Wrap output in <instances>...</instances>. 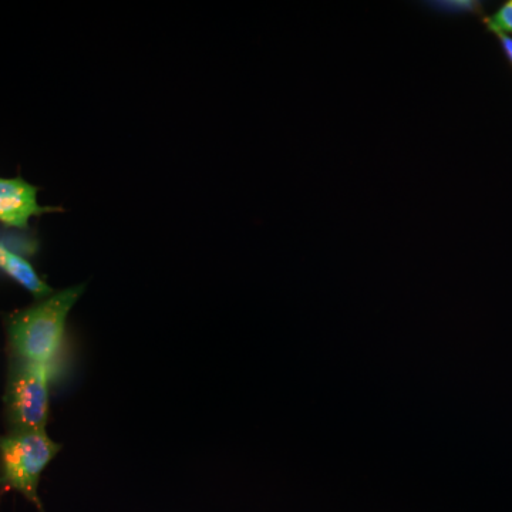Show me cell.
<instances>
[{
    "label": "cell",
    "instance_id": "obj_1",
    "mask_svg": "<svg viewBox=\"0 0 512 512\" xmlns=\"http://www.w3.org/2000/svg\"><path fill=\"white\" fill-rule=\"evenodd\" d=\"M83 292L84 285L72 286L13 313L8 320V335L15 359L49 365L62 348L67 316Z\"/></svg>",
    "mask_w": 512,
    "mask_h": 512
},
{
    "label": "cell",
    "instance_id": "obj_2",
    "mask_svg": "<svg viewBox=\"0 0 512 512\" xmlns=\"http://www.w3.org/2000/svg\"><path fill=\"white\" fill-rule=\"evenodd\" d=\"M46 430H12L0 439V464L6 487L19 491L26 500L43 512L37 488L40 476L59 453Z\"/></svg>",
    "mask_w": 512,
    "mask_h": 512
},
{
    "label": "cell",
    "instance_id": "obj_3",
    "mask_svg": "<svg viewBox=\"0 0 512 512\" xmlns=\"http://www.w3.org/2000/svg\"><path fill=\"white\" fill-rule=\"evenodd\" d=\"M12 430H45L49 420V369L16 360L10 366L5 394Z\"/></svg>",
    "mask_w": 512,
    "mask_h": 512
},
{
    "label": "cell",
    "instance_id": "obj_4",
    "mask_svg": "<svg viewBox=\"0 0 512 512\" xmlns=\"http://www.w3.org/2000/svg\"><path fill=\"white\" fill-rule=\"evenodd\" d=\"M35 185L22 178H0V222L9 228H28L30 218L39 217L55 208L37 204Z\"/></svg>",
    "mask_w": 512,
    "mask_h": 512
},
{
    "label": "cell",
    "instance_id": "obj_5",
    "mask_svg": "<svg viewBox=\"0 0 512 512\" xmlns=\"http://www.w3.org/2000/svg\"><path fill=\"white\" fill-rule=\"evenodd\" d=\"M0 271L5 272L13 281L18 282L36 299H45L55 291L37 275L35 268L23 256L15 254L10 249L0 245Z\"/></svg>",
    "mask_w": 512,
    "mask_h": 512
},
{
    "label": "cell",
    "instance_id": "obj_6",
    "mask_svg": "<svg viewBox=\"0 0 512 512\" xmlns=\"http://www.w3.org/2000/svg\"><path fill=\"white\" fill-rule=\"evenodd\" d=\"M488 29L493 30L497 35L512 33V0L505 3L503 8L498 10L494 16L487 20Z\"/></svg>",
    "mask_w": 512,
    "mask_h": 512
},
{
    "label": "cell",
    "instance_id": "obj_7",
    "mask_svg": "<svg viewBox=\"0 0 512 512\" xmlns=\"http://www.w3.org/2000/svg\"><path fill=\"white\" fill-rule=\"evenodd\" d=\"M500 36L501 45H503L505 53H507V56L510 57V60L512 62V39L510 36L507 35H498Z\"/></svg>",
    "mask_w": 512,
    "mask_h": 512
},
{
    "label": "cell",
    "instance_id": "obj_8",
    "mask_svg": "<svg viewBox=\"0 0 512 512\" xmlns=\"http://www.w3.org/2000/svg\"><path fill=\"white\" fill-rule=\"evenodd\" d=\"M3 487H6V485H5V481H3V476H2V464H0V490H2Z\"/></svg>",
    "mask_w": 512,
    "mask_h": 512
}]
</instances>
